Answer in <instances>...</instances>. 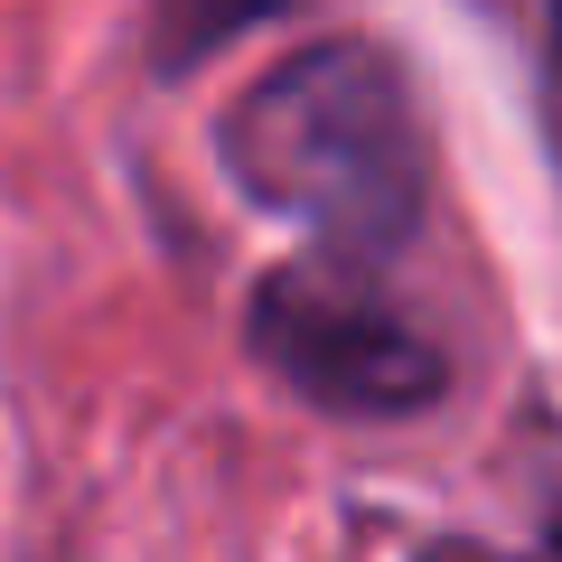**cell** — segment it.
<instances>
[{
  "mask_svg": "<svg viewBox=\"0 0 562 562\" xmlns=\"http://www.w3.org/2000/svg\"><path fill=\"white\" fill-rule=\"evenodd\" d=\"M216 169L254 216L301 225L310 254L394 262L431 225V122L384 38H310L272 57L216 122Z\"/></svg>",
  "mask_w": 562,
  "mask_h": 562,
  "instance_id": "1",
  "label": "cell"
},
{
  "mask_svg": "<svg viewBox=\"0 0 562 562\" xmlns=\"http://www.w3.org/2000/svg\"><path fill=\"white\" fill-rule=\"evenodd\" d=\"M254 366L319 422H422L450 394V347L384 291L375 262L291 254L244 291Z\"/></svg>",
  "mask_w": 562,
  "mask_h": 562,
  "instance_id": "2",
  "label": "cell"
},
{
  "mask_svg": "<svg viewBox=\"0 0 562 562\" xmlns=\"http://www.w3.org/2000/svg\"><path fill=\"white\" fill-rule=\"evenodd\" d=\"M281 10H291V0H150V10H140V47H150V76H169V85L206 76L225 47H244L254 29H272Z\"/></svg>",
  "mask_w": 562,
  "mask_h": 562,
  "instance_id": "3",
  "label": "cell"
},
{
  "mask_svg": "<svg viewBox=\"0 0 562 562\" xmlns=\"http://www.w3.org/2000/svg\"><path fill=\"white\" fill-rule=\"evenodd\" d=\"M422 562H516V553H487V543H422Z\"/></svg>",
  "mask_w": 562,
  "mask_h": 562,
  "instance_id": "4",
  "label": "cell"
},
{
  "mask_svg": "<svg viewBox=\"0 0 562 562\" xmlns=\"http://www.w3.org/2000/svg\"><path fill=\"white\" fill-rule=\"evenodd\" d=\"M543 47H553V103H562V0H543Z\"/></svg>",
  "mask_w": 562,
  "mask_h": 562,
  "instance_id": "5",
  "label": "cell"
},
{
  "mask_svg": "<svg viewBox=\"0 0 562 562\" xmlns=\"http://www.w3.org/2000/svg\"><path fill=\"white\" fill-rule=\"evenodd\" d=\"M553 562H562V516H553Z\"/></svg>",
  "mask_w": 562,
  "mask_h": 562,
  "instance_id": "6",
  "label": "cell"
}]
</instances>
